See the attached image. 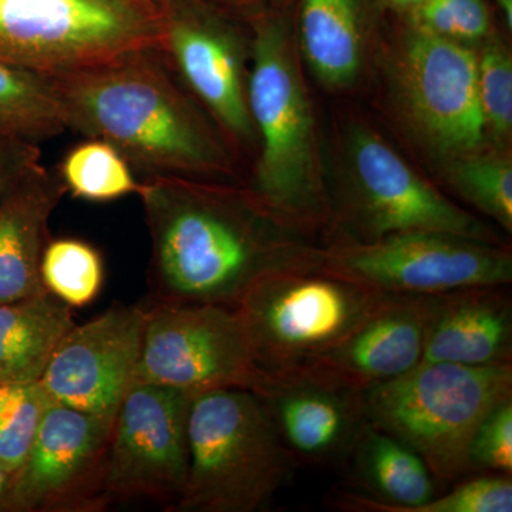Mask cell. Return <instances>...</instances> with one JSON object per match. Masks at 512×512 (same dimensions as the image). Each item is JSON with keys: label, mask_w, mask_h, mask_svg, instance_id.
Wrapping results in <instances>:
<instances>
[{"label": "cell", "mask_w": 512, "mask_h": 512, "mask_svg": "<svg viewBox=\"0 0 512 512\" xmlns=\"http://www.w3.org/2000/svg\"><path fill=\"white\" fill-rule=\"evenodd\" d=\"M66 130L52 77L0 59V133L40 146Z\"/></svg>", "instance_id": "603a6c76"}, {"label": "cell", "mask_w": 512, "mask_h": 512, "mask_svg": "<svg viewBox=\"0 0 512 512\" xmlns=\"http://www.w3.org/2000/svg\"><path fill=\"white\" fill-rule=\"evenodd\" d=\"M450 181L461 197L512 231V167L495 157H467L450 170Z\"/></svg>", "instance_id": "4316f807"}, {"label": "cell", "mask_w": 512, "mask_h": 512, "mask_svg": "<svg viewBox=\"0 0 512 512\" xmlns=\"http://www.w3.org/2000/svg\"><path fill=\"white\" fill-rule=\"evenodd\" d=\"M50 403L40 383L0 384V464L10 476L28 456Z\"/></svg>", "instance_id": "484cf974"}, {"label": "cell", "mask_w": 512, "mask_h": 512, "mask_svg": "<svg viewBox=\"0 0 512 512\" xmlns=\"http://www.w3.org/2000/svg\"><path fill=\"white\" fill-rule=\"evenodd\" d=\"M127 2L133 3L137 8L143 9L144 12L153 16V18L161 20V16L156 12V6H154L153 0H127Z\"/></svg>", "instance_id": "836d02e7"}, {"label": "cell", "mask_w": 512, "mask_h": 512, "mask_svg": "<svg viewBox=\"0 0 512 512\" xmlns=\"http://www.w3.org/2000/svg\"><path fill=\"white\" fill-rule=\"evenodd\" d=\"M137 195L151 238L154 302L235 308L262 276L306 265L279 252L268 231L276 217L254 192L247 197L197 180L151 177L140 181Z\"/></svg>", "instance_id": "6da1fadb"}, {"label": "cell", "mask_w": 512, "mask_h": 512, "mask_svg": "<svg viewBox=\"0 0 512 512\" xmlns=\"http://www.w3.org/2000/svg\"><path fill=\"white\" fill-rule=\"evenodd\" d=\"M390 3H393L397 8L407 9V8H419L420 5H423L426 0H389Z\"/></svg>", "instance_id": "d590c367"}, {"label": "cell", "mask_w": 512, "mask_h": 512, "mask_svg": "<svg viewBox=\"0 0 512 512\" xmlns=\"http://www.w3.org/2000/svg\"><path fill=\"white\" fill-rule=\"evenodd\" d=\"M66 192L57 170L37 163L0 201V303L47 292L40 262L50 217Z\"/></svg>", "instance_id": "d6986e66"}, {"label": "cell", "mask_w": 512, "mask_h": 512, "mask_svg": "<svg viewBox=\"0 0 512 512\" xmlns=\"http://www.w3.org/2000/svg\"><path fill=\"white\" fill-rule=\"evenodd\" d=\"M50 77L69 130L111 144L143 178L201 181L231 168L160 49Z\"/></svg>", "instance_id": "7a4b0ae2"}, {"label": "cell", "mask_w": 512, "mask_h": 512, "mask_svg": "<svg viewBox=\"0 0 512 512\" xmlns=\"http://www.w3.org/2000/svg\"><path fill=\"white\" fill-rule=\"evenodd\" d=\"M387 295L313 262L262 276L235 309L258 366L282 379L348 336Z\"/></svg>", "instance_id": "8992f818"}, {"label": "cell", "mask_w": 512, "mask_h": 512, "mask_svg": "<svg viewBox=\"0 0 512 512\" xmlns=\"http://www.w3.org/2000/svg\"><path fill=\"white\" fill-rule=\"evenodd\" d=\"M10 473L0 464V511L5 510L6 497H8Z\"/></svg>", "instance_id": "d6a6232c"}, {"label": "cell", "mask_w": 512, "mask_h": 512, "mask_svg": "<svg viewBox=\"0 0 512 512\" xmlns=\"http://www.w3.org/2000/svg\"><path fill=\"white\" fill-rule=\"evenodd\" d=\"M146 306L136 383L195 394L245 389L264 396L278 382L256 363L244 322L232 306L173 302Z\"/></svg>", "instance_id": "ba28073f"}, {"label": "cell", "mask_w": 512, "mask_h": 512, "mask_svg": "<svg viewBox=\"0 0 512 512\" xmlns=\"http://www.w3.org/2000/svg\"><path fill=\"white\" fill-rule=\"evenodd\" d=\"M473 471L512 474V399L498 404L477 427L468 450Z\"/></svg>", "instance_id": "f546056e"}, {"label": "cell", "mask_w": 512, "mask_h": 512, "mask_svg": "<svg viewBox=\"0 0 512 512\" xmlns=\"http://www.w3.org/2000/svg\"><path fill=\"white\" fill-rule=\"evenodd\" d=\"M146 305L113 306L64 336L40 386L50 402L114 420L136 383Z\"/></svg>", "instance_id": "4fadbf2b"}, {"label": "cell", "mask_w": 512, "mask_h": 512, "mask_svg": "<svg viewBox=\"0 0 512 512\" xmlns=\"http://www.w3.org/2000/svg\"><path fill=\"white\" fill-rule=\"evenodd\" d=\"M74 325L72 308L49 292L0 303V384L39 383Z\"/></svg>", "instance_id": "44dd1931"}, {"label": "cell", "mask_w": 512, "mask_h": 512, "mask_svg": "<svg viewBox=\"0 0 512 512\" xmlns=\"http://www.w3.org/2000/svg\"><path fill=\"white\" fill-rule=\"evenodd\" d=\"M303 53L329 86H346L362 63V36L355 0H302Z\"/></svg>", "instance_id": "7402d4cb"}, {"label": "cell", "mask_w": 512, "mask_h": 512, "mask_svg": "<svg viewBox=\"0 0 512 512\" xmlns=\"http://www.w3.org/2000/svg\"><path fill=\"white\" fill-rule=\"evenodd\" d=\"M501 10H503L508 28H512V0H497Z\"/></svg>", "instance_id": "e575fe53"}, {"label": "cell", "mask_w": 512, "mask_h": 512, "mask_svg": "<svg viewBox=\"0 0 512 512\" xmlns=\"http://www.w3.org/2000/svg\"><path fill=\"white\" fill-rule=\"evenodd\" d=\"M296 460L261 397L215 389L192 397L188 473L170 511L256 512L291 481Z\"/></svg>", "instance_id": "3957f363"}, {"label": "cell", "mask_w": 512, "mask_h": 512, "mask_svg": "<svg viewBox=\"0 0 512 512\" xmlns=\"http://www.w3.org/2000/svg\"><path fill=\"white\" fill-rule=\"evenodd\" d=\"M512 480L505 474H485L460 481L447 494L434 495L414 512H511Z\"/></svg>", "instance_id": "f1b7e54d"}, {"label": "cell", "mask_w": 512, "mask_h": 512, "mask_svg": "<svg viewBox=\"0 0 512 512\" xmlns=\"http://www.w3.org/2000/svg\"><path fill=\"white\" fill-rule=\"evenodd\" d=\"M420 29L451 40H476L490 28L483 0H426L419 6Z\"/></svg>", "instance_id": "4dcf8cb0"}, {"label": "cell", "mask_w": 512, "mask_h": 512, "mask_svg": "<svg viewBox=\"0 0 512 512\" xmlns=\"http://www.w3.org/2000/svg\"><path fill=\"white\" fill-rule=\"evenodd\" d=\"M259 397L296 463L326 464L345 456L366 421L362 394L306 380L278 379Z\"/></svg>", "instance_id": "e0dca14e"}, {"label": "cell", "mask_w": 512, "mask_h": 512, "mask_svg": "<svg viewBox=\"0 0 512 512\" xmlns=\"http://www.w3.org/2000/svg\"><path fill=\"white\" fill-rule=\"evenodd\" d=\"M160 46L161 20L127 0H0V59L47 76Z\"/></svg>", "instance_id": "52a82bcc"}, {"label": "cell", "mask_w": 512, "mask_h": 512, "mask_svg": "<svg viewBox=\"0 0 512 512\" xmlns=\"http://www.w3.org/2000/svg\"><path fill=\"white\" fill-rule=\"evenodd\" d=\"M43 288L70 308H83L99 295L103 261L97 249L80 239L49 241L40 262Z\"/></svg>", "instance_id": "d4e9b609"}, {"label": "cell", "mask_w": 512, "mask_h": 512, "mask_svg": "<svg viewBox=\"0 0 512 512\" xmlns=\"http://www.w3.org/2000/svg\"><path fill=\"white\" fill-rule=\"evenodd\" d=\"M315 265L389 295H443L512 281V258L504 248L436 232L340 245L315 256Z\"/></svg>", "instance_id": "9c48e42d"}, {"label": "cell", "mask_w": 512, "mask_h": 512, "mask_svg": "<svg viewBox=\"0 0 512 512\" xmlns=\"http://www.w3.org/2000/svg\"><path fill=\"white\" fill-rule=\"evenodd\" d=\"M66 190L93 202L120 200L138 194L140 181L119 151L96 138L70 148L57 170Z\"/></svg>", "instance_id": "cb8c5ba5"}, {"label": "cell", "mask_w": 512, "mask_h": 512, "mask_svg": "<svg viewBox=\"0 0 512 512\" xmlns=\"http://www.w3.org/2000/svg\"><path fill=\"white\" fill-rule=\"evenodd\" d=\"M161 53L188 92L239 143L254 137L244 53L231 30L185 13L161 18Z\"/></svg>", "instance_id": "2e32d148"}, {"label": "cell", "mask_w": 512, "mask_h": 512, "mask_svg": "<svg viewBox=\"0 0 512 512\" xmlns=\"http://www.w3.org/2000/svg\"><path fill=\"white\" fill-rule=\"evenodd\" d=\"M195 393L136 383L121 400L107 448V503L151 500L168 511L188 473V414Z\"/></svg>", "instance_id": "30bf717a"}, {"label": "cell", "mask_w": 512, "mask_h": 512, "mask_svg": "<svg viewBox=\"0 0 512 512\" xmlns=\"http://www.w3.org/2000/svg\"><path fill=\"white\" fill-rule=\"evenodd\" d=\"M248 107L261 138L254 192L278 220L311 222L322 214L311 107L285 33L256 29L251 46Z\"/></svg>", "instance_id": "5b68a950"}, {"label": "cell", "mask_w": 512, "mask_h": 512, "mask_svg": "<svg viewBox=\"0 0 512 512\" xmlns=\"http://www.w3.org/2000/svg\"><path fill=\"white\" fill-rule=\"evenodd\" d=\"M352 173L350 218L365 242L406 232L497 241L483 222L426 183L375 134L357 131L353 137Z\"/></svg>", "instance_id": "7c38bea8"}, {"label": "cell", "mask_w": 512, "mask_h": 512, "mask_svg": "<svg viewBox=\"0 0 512 512\" xmlns=\"http://www.w3.org/2000/svg\"><path fill=\"white\" fill-rule=\"evenodd\" d=\"M440 295H387L348 336L282 379L365 393L421 362Z\"/></svg>", "instance_id": "9a60e30c"}, {"label": "cell", "mask_w": 512, "mask_h": 512, "mask_svg": "<svg viewBox=\"0 0 512 512\" xmlns=\"http://www.w3.org/2000/svg\"><path fill=\"white\" fill-rule=\"evenodd\" d=\"M510 399L512 363H419L362 393V406L366 421L419 454L434 480L451 484L470 474L468 450L481 421Z\"/></svg>", "instance_id": "277c9868"}, {"label": "cell", "mask_w": 512, "mask_h": 512, "mask_svg": "<svg viewBox=\"0 0 512 512\" xmlns=\"http://www.w3.org/2000/svg\"><path fill=\"white\" fill-rule=\"evenodd\" d=\"M420 363H512V299L507 285L440 295Z\"/></svg>", "instance_id": "ac0fdd59"}, {"label": "cell", "mask_w": 512, "mask_h": 512, "mask_svg": "<svg viewBox=\"0 0 512 512\" xmlns=\"http://www.w3.org/2000/svg\"><path fill=\"white\" fill-rule=\"evenodd\" d=\"M478 97L485 127L507 136L512 127V62L504 47L487 46L478 59Z\"/></svg>", "instance_id": "83f0119b"}, {"label": "cell", "mask_w": 512, "mask_h": 512, "mask_svg": "<svg viewBox=\"0 0 512 512\" xmlns=\"http://www.w3.org/2000/svg\"><path fill=\"white\" fill-rule=\"evenodd\" d=\"M400 86L410 116L431 146L467 153L484 141L478 59L456 40L419 29L400 60Z\"/></svg>", "instance_id": "5bb4252c"}, {"label": "cell", "mask_w": 512, "mask_h": 512, "mask_svg": "<svg viewBox=\"0 0 512 512\" xmlns=\"http://www.w3.org/2000/svg\"><path fill=\"white\" fill-rule=\"evenodd\" d=\"M349 453L356 477L372 495L339 494V510L414 512L436 495L437 481L423 458L369 421L357 431Z\"/></svg>", "instance_id": "ffe728a7"}, {"label": "cell", "mask_w": 512, "mask_h": 512, "mask_svg": "<svg viewBox=\"0 0 512 512\" xmlns=\"http://www.w3.org/2000/svg\"><path fill=\"white\" fill-rule=\"evenodd\" d=\"M113 420L50 403L22 466L10 476L5 510L97 511L104 488Z\"/></svg>", "instance_id": "8fae6325"}, {"label": "cell", "mask_w": 512, "mask_h": 512, "mask_svg": "<svg viewBox=\"0 0 512 512\" xmlns=\"http://www.w3.org/2000/svg\"><path fill=\"white\" fill-rule=\"evenodd\" d=\"M37 163H40L39 146L0 133V201Z\"/></svg>", "instance_id": "1f68e13d"}]
</instances>
